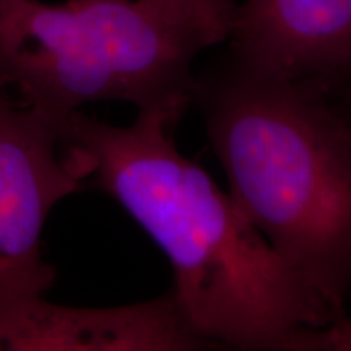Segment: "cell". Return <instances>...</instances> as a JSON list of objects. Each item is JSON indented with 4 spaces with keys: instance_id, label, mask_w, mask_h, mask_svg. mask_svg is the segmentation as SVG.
<instances>
[{
    "instance_id": "cell-1",
    "label": "cell",
    "mask_w": 351,
    "mask_h": 351,
    "mask_svg": "<svg viewBox=\"0 0 351 351\" xmlns=\"http://www.w3.org/2000/svg\"><path fill=\"white\" fill-rule=\"evenodd\" d=\"M171 130L155 114L119 127L78 111L60 142L168 257L179 309L213 350H351L348 315L291 270Z\"/></svg>"
},
{
    "instance_id": "cell-2",
    "label": "cell",
    "mask_w": 351,
    "mask_h": 351,
    "mask_svg": "<svg viewBox=\"0 0 351 351\" xmlns=\"http://www.w3.org/2000/svg\"><path fill=\"white\" fill-rule=\"evenodd\" d=\"M194 103L238 208L335 313L351 295V117L326 88L228 56Z\"/></svg>"
},
{
    "instance_id": "cell-3",
    "label": "cell",
    "mask_w": 351,
    "mask_h": 351,
    "mask_svg": "<svg viewBox=\"0 0 351 351\" xmlns=\"http://www.w3.org/2000/svg\"><path fill=\"white\" fill-rule=\"evenodd\" d=\"M217 46L199 26L152 0H0V91L62 134L98 101L179 124L194 103V62Z\"/></svg>"
},
{
    "instance_id": "cell-4",
    "label": "cell",
    "mask_w": 351,
    "mask_h": 351,
    "mask_svg": "<svg viewBox=\"0 0 351 351\" xmlns=\"http://www.w3.org/2000/svg\"><path fill=\"white\" fill-rule=\"evenodd\" d=\"M83 181L59 135L0 91V302L46 295L52 287L56 271L41 251L44 225Z\"/></svg>"
},
{
    "instance_id": "cell-5",
    "label": "cell",
    "mask_w": 351,
    "mask_h": 351,
    "mask_svg": "<svg viewBox=\"0 0 351 351\" xmlns=\"http://www.w3.org/2000/svg\"><path fill=\"white\" fill-rule=\"evenodd\" d=\"M228 41L245 67L351 93V0H244Z\"/></svg>"
},
{
    "instance_id": "cell-6",
    "label": "cell",
    "mask_w": 351,
    "mask_h": 351,
    "mask_svg": "<svg viewBox=\"0 0 351 351\" xmlns=\"http://www.w3.org/2000/svg\"><path fill=\"white\" fill-rule=\"evenodd\" d=\"M213 350L189 326L173 291L117 307H73L44 295L0 302V351Z\"/></svg>"
},
{
    "instance_id": "cell-7",
    "label": "cell",
    "mask_w": 351,
    "mask_h": 351,
    "mask_svg": "<svg viewBox=\"0 0 351 351\" xmlns=\"http://www.w3.org/2000/svg\"><path fill=\"white\" fill-rule=\"evenodd\" d=\"M160 7L204 29L215 44L228 41L234 19L232 0H152Z\"/></svg>"
},
{
    "instance_id": "cell-8",
    "label": "cell",
    "mask_w": 351,
    "mask_h": 351,
    "mask_svg": "<svg viewBox=\"0 0 351 351\" xmlns=\"http://www.w3.org/2000/svg\"><path fill=\"white\" fill-rule=\"evenodd\" d=\"M345 108H346V111H348L350 117H351V95L348 96V104H345Z\"/></svg>"
}]
</instances>
